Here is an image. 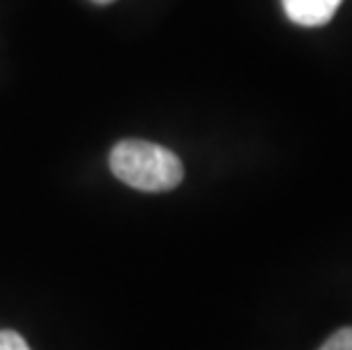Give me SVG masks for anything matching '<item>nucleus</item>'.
Masks as SVG:
<instances>
[{
    "label": "nucleus",
    "instance_id": "5",
    "mask_svg": "<svg viewBox=\"0 0 352 350\" xmlns=\"http://www.w3.org/2000/svg\"><path fill=\"white\" fill-rule=\"evenodd\" d=\"M94 3H98V5H109V3H114V0H94Z\"/></svg>",
    "mask_w": 352,
    "mask_h": 350
},
{
    "label": "nucleus",
    "instance_id": "4",
    "mask_svg": "<svg viewBox=\"0 0 352 350\" xmlns=\"http://www.w3.org/2000/svg\"><path fill=\"white\" fill-rule=\"evenodd\" d=\"M0 350H30V346L19 332L0 330Z\"/></svg>",
    "mask_w": 352,
    "mask_h": 350
},
{
    "label": "nucleus",
    "instance_id": "1",
    "mask_svg": "<svg viewBox=\"0 0 352 350\" xmlns=\"http://www.w3.org/2000/svg\"><path fill=\"white\" fill-rule=\"evenodd\" d=\"M109 168L127 187L139 191H170L184 177L179 157L164 146L141 139H125L111 148Z\"/></svg>",
    "mask_w": 352,
    "mask_h": 350
},
{
    "label": "nucleus",
    "instance_id": "3",
    "mask_svg": "<svg viewBox=\"0 0 352 350\" xmlns=\"http://www.w3.org/2000/svg\"><path fill=\"white\" fill-rule=\"evenodd\" d=\"M318 350H352V327H341Z\"/></svg>",
    "mask_w": 352,
    "mask_h": 350
},
{
    "label": "nucleus",
    "instance_id": "2",
    "mask_svg": "<svg viewBox=\"0 0 352 350\" xmlns=\"http://www.w3.org/2000/svg\"><path fill=\"white\" fill-rule=\"evenodd\" d=\"M343 0H282L287 17L298 25L318 28L332 21Z\"/></svg>",
    "mask_w": 352,
    "mask_h": 350
}]
</instances>
